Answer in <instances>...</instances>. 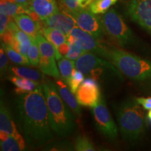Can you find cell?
<instances>
[{
  "label": "cell",
  "mask_w": 151,
  "mask_h": 151,
  "mask_svg": "<svg viewBox=\"0 0 151 151\" xmlns=\"http://www.w3.org/2000/svg\"><path fill=\"white\" fill-rule=\"evenodd\" d=\"M92 113L98 131L109 140H115L118 137V128L109 113L104 97H101L97 104L92 108Z\"/></svg>",
  "instance_id": "obj_7"
},
{
  "label": "cell",
  "mask_w": 151,
  "mask_h": 151,
  "mask_svg": "<svg viewBox=\"0 0 151 151\" xmlns=\"http://www.w3.org/2000/svg\"><path fill=\"white\" fill-rule=\"evenodd\" d=\"M8 1H14V2L18 3L19 4L23 6L27 7V6L29 5L30 1H31V0H8Z\"/></svg>",
  "instance_id": "obj_38"
},
{
  "label": "cell",
  "mask_w": 151,
  "mask_h": 151,
  "mask_svg": "<svg viewBox=\"0 0 151 151\" xmlns=\"http://www.w3.org/2000/svg\"><path fill=\"white\" fill-rule=\"evenodd\" d=\"M84 81V74L81 71H78V69H73L72 74H71L70 78H69V82L67 85L70 88V90L72 91L73 93L76 94L78 87L82 83L83 81Z\"/></svg>",
  "instance_id": "obj_30"
},
{
  "label": "cell",
  "mask_w": 151,
  "mask_h": 151,
  "mask_svg": "<svg viewBox=\"0 0 151 151\" xmlns=\"http://www.w3.org/2000/svg\"><path fill=\"white\" fill-rule=\"evenodd\" d=\"M60 11L56 0H31L27 14L37 20H46Z\"/></svg>",
  "instance_id": "obj_12"
},
{
  "label": "cell",
  "mask_w": 151,
  "mask_h": 151,
  "mask_svg": "<svg viewBox=\"0 0 151 151\" xmlns=\"http://www.w3.org/2000/svg\"><path fill=\"white\" fill-rule=\"evenodd\" d=\"M0 147L3 151H20L25 148V139L20 133L9 135L0 132Z\"/></svg>",
  "instance_id": "obj_17"
},
{
  "label": "cell",
  "mask_w": 151,
  "mask_h": 151,
  "mask_svg": "<svg viewBox=\"0 0 151 151\" xmlns=\"http://www.w3.org/2000/svg\"><path fill=\"white\" fill-rule=\"evenodd\" d=\"M43 27H50L60 30L66 35L75 26H76L75 20L70 14L65 11H58L46 20L43 21Z\"/></svg>",
  "instance_id": "obj_13"
},
{
  "label": "cell",
  "mask_w": 151,
  "mask_h": 151,
  "mask_svg": "<svg viewBox=\"0 0 151 151\" xmlns=\"http://www.w3.org/2000/svg\"><path fill=\"white\" fill-rule=\"evenodd\" d=\"M67 40L74 42L84 51L92 52L95 54L97 53L101 47L96 38L77 25L67 35Z\"/></svg>",
  "instance_id": "obj_11"
},
{
  "label": "cell",
  "mask_w": 151,
  "mask_h": 151,
  "mask_svg": "<svg viewBox=\"0 0 151 151\" xmlns=\"http://www.w3.org/2000/svg\"><path fill=\"white\" fill-rule=\"evenodd\" d=\"M62 6L64 7V11L67 13L75 11L81 9L77 0H60Z\"/></svg>",
  "instance_id": "obj_32"
},
{
  "label": "cell",
  "mask_w": 151,
  "mask_h": 151,
  "mask_svg": "<svg viewBox=\"0 0 151 151\" xmlns=\"http://www.w3.org/2000/svg\"><path fill=\"white\" fill-rule=\"evenodd\" d=\"M39 67L45 74L55 78H59L61 76L60 71H58L57 67L55 58H49L41 55Z\"/></svg>",
  "instance_id": "obj_23"
},
{
  "label": "cell",
  "mask_w": 151,
  "mask_h": 151,
  "mask_svg": "<svg viewBox=\"0 0 151 151\" xmlns=\"http://www.w3.org/2000/svg\"><path fill=\"white\" fill-rule=\"evenodd\" d=\"M9 69L8 59H7V57L4 52V50L1 46V49H0V71H1V75H4Z\"/></svg>",
  "instance_id": "obj_33"
},
{
  "label": "cell",
  "mask_w": 151,
  "mask_h": 151,
  "mask_svg": "<svg viewBox=\"0 0 151 151\" xmlns=\"http://www.w3.org/2000/svg\"><path fill=\"white\" fill-rule=\"evenodd\" d=\"M58 65L62 81L67 84L73 69L76 68L75 62L73 60L64 58L58 60Z\"/></svg>",
  "instance_id": "obj_25"
},
{
  "label": "cell",
  "mask_w": 151,
  "mask_h": 151,
  "mask_svg": "<svg viewBox=\"0 0 151 151\" xmlns=\"http://www.w3.org/2000/svg\"><path fill=\"white\" fill-rule=\"evenodd\" d=\"M48 107L49 119L55 133L60 137H67L74 134L77 129L74 116L69 111L58 92L56 85L47 83L42 86Z\"/></svg>",
  "instance_id": "obj_2"
},
{
  "label": "cell",
  "mask_w": 151,
  "mask_h": 151,
  "mask_svg": "<svg viewBox=\"0 0 151 151\" xmlns=\"http://www.w3.org/2000/svg\"><path fill=\"white\" fill-rule=\"evenodd\" d=\"M0 12L14 18L15 16L20 14H27V7L19 4L10 1L8 0H1L0 3Z\"/></svg>",
  "instance_id": "obj_21"
},
{
  "label": "cell",
  "mask_w": 151,
  "mask_h": 151,
  "mask_svg": "<svg viewBox=\"0 0 151 151\" xmlns=\"http://www.w3.org/2000/svg\"><path fill=\"white\" fill-rule=\"evenodd\" d=\"M7 28L11 29L14 32V42L12 48H14L15 50L20 52V54H22V55L27 58L28 50H29V47L32 43L34 37H31L20 29L18 27V24H16V22L15 23L11 20L9 22Z\"/></svg>",
  "instance_id": "obj_14"
},
{
  "label": "cell",
  "mask_w": 151,
  "mask_h": 151,
  "mask_svg": "<svg viewBox=\"0 0 151 151\" xmlns=\"http://www.w3.org/2000/svg\"><path fill=\"white\" fill-rule=\"evenodd\" d=\"M147 118H148V120L151 122V109L148 111V114H147Z\"/></svg>",
  "instance_id": "obj_39"
},
{
  "label": "cell",
  "mask_w": 151,
  "mask_h": 151,
  "mask_svg": "<svg viewBox=\"0 0 151 151\" xmlns=\"http://www.w3.org/2000/svg\"><path fill=\"white\" fill-rule=\"evenodd\" d=\"M1 46L4 48V50L6 53L7 56L9 58V59L12 62H14V63L25 66L31 65L27 57L22 55V54H20V52H18L17 50H15L14 48L9 46V45L5 44L3 42H1Z\"/></svg>",
  "instance_id": "obj_26"
},
{
  "label": "cell",
  "mask_w": 151,
  "mask_h": 151,
  "mask_svg": "<svg viewBox=\"0 0 151 151\" xmlns=\"http://www.w3.org/2000/svg\"><path fill=\"white\" fill-rule=\"evenodd\" d=\"M99 18L104 32L118 46L126 48L137 45L138 41L134 34L114 9H110L99 16Z\"/></svg>",
  "instance_id": "obj_6"
},
{
  "label": "cell",
  "mask_w": 151,
  "mask_h": 151,
  "mask_svg": "<svg viewBox=\"0 0 151 151\" xmlns=\"http://www.w3.org/2000/svg\"><path fill=\"white\" fill-rule=\"evenodd\" d=\"M9 70L11 73H12L14 76H16L28 78L30 79V80L37 81V82L42 80L43 78V75L39 71L32 69H29V68L10 67Z\"/></svg>",
  "instance_id": "obj_24"
},
{
  "label": "cell",
  "mask_w": 151,
  "mask_h": 151,
  "mask_svg": "<svg viewBox=\"0 0 151 151\" xmlns=\"http://www.w3.org/2000/svg\"><path fill=\"white\" fill-rule=\"evenodd\" d=\"M115 111L124 140L129 142L141 140L146 132V121L141 105L136 99L124 100L116 106Z\"/></svg>",
  "instance_id": "obj_4"
},
{
  "label": "cell",
  "mask_w": 151,
  "mask_h": 151,
  "mask_svg": "<svg viewBox=\"0 0 151 151\" xmlns=\"http://www.w3.org/2000/svg\"><path fill=\"white\" fill-rule=\"evenodd\" d=\"M97 55L103 57L116 66L127 78L137 81L151 80V61L113 47L101 46Z\"/></svg>",
  "instance_id": "obj_3"
},
{
  "label": "cell",
  "mask_w": 151,
  "mask_h": 151,
  "mask_svg": "<svg viewBox=\"0 0 151 151\" xmlns=\"http://www.w3.org/2000/svg\"><path fill=\"white\" fill-rule=\"evenodd\" d=\"M69 48H70V47H69V44L67 41V42L64 43L63 44H62L61 46H60L59 47H58V50H59L60 53L61 54L62 56L65 57L69 51Z\"/></svg>",
  "instance_id": "obj_36"
},
{
  "label": "cell",
  "mask_w": 151,
  "mask_h": 151,
  "mask_svg": "<svg viewBox=\"0 0 151 151\" xmlns=\"http://www.w3.org/2000/svg\"><path fill=\"white\" fill-rule=\"evenodd\" d=\"M76 97L83 106L92 108L97 105L101 98L97 81L90 77L84 79L76 92Z\"/></svg>",
  "instance_id": "obj_10"
},
{
  "label": "cell",
  "mask_w": 151,
  "mask_h": 151,
  "mask_svg": "<svg viewBox=\"0 0 151 151\" xmlns=\"http://www.w3.org/2000/svg\"><path fill=\"white\" fill-rule=\"evenodd\" d=\"M74 150L77 151H94L95 150V148L89 138L84 135H78L75 139Z\"/></svg>",
  "instance_id": "obj_29"
},
{
  "label": "cell",
  "mask_w": 151,
  "mask_h": 151,
  "mask_svg": "<svg viewBox=\"0 0 151 151\" xmlns=\"http://www.w3.org/2000/svg\"><path fill=\"white\" fill-rule=\"evenodd\" d=\"M78 2V4L80 6L81 8L86 9L87 6H89L93 0H77Z\"/></svg>",
  "instance_id": "obj_37"
},
{
  "label": "cell",
  "mask_w": 151,
  "mask_h": 151,
  "mask_svg": "<svg viewBox=\"0 0 151 151\" xmlns=\"http://www.w3.org/2000/svg\"><path fill=\"white\" fill-rule=\"evenodd\" d=\"M40 50H39V46L36 40V38L34 37L32 39V43L30 46L27 52V58L33 67H39L40 62Z\"/></svg>",
  "instance_id": "obj_28"
},
{
  "label": "cell",
  "mask_w": 151,
  "mask_h": 151,
  "mask_svg": "<svg viewBox=\"0 0 151 151\" xmlns=\"http://www.w3.org/2000/svg\"><path fill=\"white\" fill-rule=\"evenodd\" d=\"M0 132L9 135H16L19 132L13 121L9 109L1 101L0 106Z\"/></svg>",
  "instance_id": "obj_18"
},
{
  "label": "cell",
  "mask_w": 151,
  "mask_h": 151,
  "mask_svg": "<svg viewBox=\"0 0 151 151\" xmlns=\"http://www.w3.org/2000/svg\"><path fill=\"white\" fill-rule=\"evenodd\" d=\"M35 38L39 46L41 55L49 58H55L57 60L62 58V55L60 53L59 50L42 35V32L38 34Z\"/></svg>",
  "instance_id": "obj_19"
},
{
  "label": "cell",
  "mask_w": 151,
  "mask_h": 151,
  "mask_svg": "<svg viewBox=\"0 0 151 151\" xmlns=\"http://www.w3.org/2000/svg\"><path fill=\"white\" fill-rule=\"evenodd\" d=\"M127 13L134 22L151 35V0H128Z\"/></svg>",
  "instance_id": "obj_8"
},
{
  "label": "cell",
  "mask_w": 151,
  "mask_h": 151,
  "mask_svg": "<svg viewBox=\"0 0 151 151\" xmlns=\"http://www.w3.org/2000/svg\"><path fill=\"white\" fill-rule=\"evenodd\" d=\"M118 0H93L89 9L96 15H101L108 11Z\"/></svg>",
  "instance_id": "obj_27"
},
{
  "label": "cell",
  "mask_w": 151,
  "mask_h": 151,
  "mask_svg": "<svg viewBox=\"0 0 151 151\" xmlns=\"http://www.w3.org/2000/svg\"><path fill=\"white\" fill-rule=\"evenodd\" d=\"M55 85L58 88V92L63 101L67 104V105L74 113L75 115H76L78 117H80L81 115L80 104L78 103L76 97L74 96V93H73L72 91L69 89L67 83H65L61 80L56 81Z\"/></svg>",
  "instance_id": "obj_16"
},
{
  "label": "cell",
  "mask_w": 151,
  "mask_h": 151,
  "mask_svg": "<svg viewBox=\"0 0 151 151\" xmlns=\"http://www.w3.org/2000/svg\"><path fill=\"white\" fill-rule=\"evenodd\" d=\"M13 18L18 24V27L31 37L35 38L38 34L42 32L41 26L39 20L34 19L29 14H18Z\"/></svg>",
  "instance_id": "obj_15"
},
{
  "label": "cell",
  "mask_w": 151,
  "mask_h": 151,
  "mask_svg": "<svg viewBox=\"0 0 151 151\" xmlns=\"http://www.w3.org/2000/svg\"><path fill=\"white\" fill-rule=\"evenodd\" d=\"M9 79L11 83H14V86H16V92L18 94H21L27 93V92L33 91L40 87L37 81L22 78V77L14 76H11Z\"/></svg>",
  "instance_id": "obj_20"
},
{
  "label": "cell",
  "mask_w": 151,
  "mask_h": 151,
  "mask_svg": "<svg viewBox=\"0 0 151 151\" xmlns=\"http://www.w3.org/2000/svg\"><path fill=\"white\" fill-rule=\"evenodd\" d=\"M135 99L143 109L146 111H150L151 109V96L148 97H137Z\"/></svg>",
  "instance_id": "obj_35"
},
{
  "label": "cell",
  "mask_w": 151,
  "mask_h": 151,
  "mask_svg": "<svg viewBox=\"0 0 151 151\" xmlns=\"http://www.w3.org/2000/svg\"><path fill=\"white\" fill-rule=\"evenodd\" d=\"M16 118L26 142L39 148L55 137L49 119L46 98L41 87L21 94L16 102Z\"/></svg>",
  "instance_id": "obj_1"
},
{
  "label": "cell",
  "mask_w": 151,
  "mask_h": 151,
  "mask_svg": "<svg viewBox=\"0 0 151 151\" xmlns=\"http://www.w3.org/2000/svg\"><path fill=\"white\" fill-rule=\"evenodd\" d=\"M42 32L47 40L52 43L57 49L60 46L67 41V35L60 30L50 27H43Z\"/></svg>",
  "instance_id": "obj_22"
},
{
  "label": "cell",
  "mask_w": 151,
  "mask_h": 151,
  "mask_svg": "<svg viewBox=\"0 0 151 151\" xmlns=\"http://www.w3.org/2000/svg\"><path fill=\"white\" fill-rule=\"evenodd\" d=\"M68 43L69 44V51L68 52L65 58H69V59L76 60L80 57L81 55H83L85 52L83 50L79 48L74 42L71 41H67Z\"/></svg>",
  "instance_id": "obj_31"
},
{
  "label": "cell",
  "mask_w": 151,
  "mask_h": 151,
  "mask_svg": "<svg viewBox=\"0 0 151 151\" xmlns=\"http://www.w3.org/2000/svg\"><path fill=\"white\" fill-rule=\"evenodd\" d=\"M11 17L6 16V15L1 14H0V22H1V24H0V35H1V37L2 36L6 30L7 29V27H8V24L11 20Z\"/></svg>",
  "instance_id": "obj_34"
},
{
  "label": "cell",
  "mask_w": 151,
  "mask_h": 151,
  "mask_svg": "<svg viewBox=\"0 0 151 151\" xmlns=\"http://www.w3.org/2000/svg\"><path fill=\"white\" fill-rule=\"evenodd\" d=\"M75 67L85 76L100 82L122 80V73L107 60L99 58L92 52H85L76 60Z\"/></svg>",
  "instance_id": "obj_5"
},
{
  "label": "cell",
  "mask_w": 151,
  "mask_h": 151,
  "mask_svg": "<svg viewBox=\"0 0 151 151\" xmlns=\"http://www.w3.org/2000/svg\"><path fill=\"white\" fill-rule=\"evenodd\" d=\"M149 88H150V92H151V83H150V84H149Z\"/></svg>",
  "instance_id": "obj_40"
},
{
  "label": "cell",
  "mask_w": 151,
  "mask_h": 151,
  "mask_svg": "<svg viewBox=\"0 0 151 151\" xmlns=\"http://www.w3.org/2000/svg\"><path fill=\"white\" fill-rule=\"evenodd\" d=\"M68 14L73 17L78 27L90 33L97 40L102 39L104 31L99 16L90 9L81 8Z\"/></svg>",
  "instance_id": "obj_9"
}]
</instances>
